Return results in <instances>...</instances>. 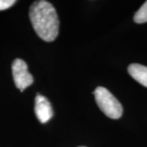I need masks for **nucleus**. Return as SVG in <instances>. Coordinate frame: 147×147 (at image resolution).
Masks as SVG:
<instances>
[{
  "mask_svg": "<svg viewBox=\"0 0 147 147\" xmlns=\"http://www.w3.org/2000/svg\"><path fill=\"white\" fill-rule=\"evenodd\" d=\"M30 19L38 36L53 42L59 33V20L56 9L47 1H35L30 7Z\"/></svg>",
  "mask_w": 147,
  "mask_h": 147,
  "instance_id": "1",
  "label": "nucleus"
},
{
  "mask_svg": "<svg viewBox=\"0 0 147 147\" xmlns=\"http://www.w3.org/2000/svg\"><path fill=\"white\" fill-rule=\"evenodd\" d=\"M95 100L100 110L110 119H117L123 115L120 102L104 87H97L93 92Z\"/></svg>",
  "mask_w": 147,
  "mask_h": 147,
  "instance_id": "2",
  "label": "nucleus"
},
{
  "mask_svg": "<svg viewBox=\"0 0 147 147\" xmlns=\"http://www.w3.org/2000/svg\"><path fill=\"white\" fill-rule=\"evenodd\" d=\"M11 71L15 85L21 92H23L33 84V76L28 71L27 64L23 60L20 58L15 59L11 64Z\"/></svg>",
  "mask_w": 147,
  "mask_h": 147,
  "instance_id": "3",
  "label": "nucleus"
},
{
  "mask_svg": "<svg viewBox=\"0 0 147 147\" xmlns=\"http://www.w3.org/2000/svg\"><path fill=\"white\" fill-rule=\"evenodd\" d=\"M34 112L37 119L42 123H45L52 119L53 115L52 105L49 100L42 95L37 94L34 104Z\"/></svg>",
  "mask_w": 147,
  "mask_h": 147,
  "instance_id": "4",
  "label": "nucleus"
},
{
  "mask_svg": "<svg viewBox=\"0 0 147 147\" xmlns=\"http://www.w3.org/2000/svg\"><path fill=\"white\" fill-rule=\"evenodd\" d=\"M127 70L129 74L137 82L147 88V66L133 63L129 65Z\"/></svg>",
  "mask_w": 147,
  "mask_h": 147,
  "instance_id": "5",
  "label": "nucleus"
},
{
  "mask_svg": "<svg viewBox=\"0 0 147 147\" xmlns=\"http://www.w3.org/2000/svg\"><path fill=\"white\" fill-rule=\"evenodd\" d=\"M133 20L138 24L147 22V1L145 3H143V5L139 8V10L135 13Z\"/></svg>",
  "mask_w": 147,
  "mask_h": 147,
  "instance_id": "6",
  "label": "nucleus"
},
{
  "mask_svg": "<svg viewBox=\"0 0 147 147\" xmlns=\"http://www.w3.org/2000/svg\"><path fill=\"white\" fill-rule=\"evenodd\" d=\"M16 3L15 0H0V11L9 8Z\"/></svg>",
  "mask_w": 147,
  "mask_h": 147,
  "instance_id": "7",
  "label": "nucleus"
},
{
  "mask_svg": "<svg viewBox=\"0 0 147 147\" xmlns=\"http://www.w3.org/2000/svg\"><path fill=\"white\" fill-rule=\"evenodd\" d=\"M79 147H86V146H79Z\"/></svg>",
  "mask_w": 147,
  "mask_h": 147,
  "instance_id": "8",
  "label": "nucleus"
}]
</instances>
